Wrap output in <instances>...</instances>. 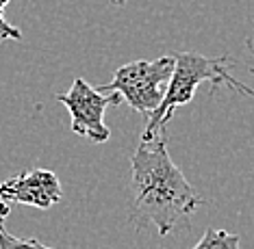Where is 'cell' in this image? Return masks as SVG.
Returning a JSON list of instances; mask_svg holds the SVG:
<instances>
[{"label": "cell", "mask_w": 254, "mask_h": 249, "mask_svg": "<svg viewBox=\"0 0 254 249\" xmlns=\"http://www.w3.org/2000/svg\"><path fill=\"white\" fill-rule=\"evenodd\" d=\"M130 165L128 219L135 228H154L159 236H167L187 223L204 204L200 193L170 158L165 130L148 141L141 139Z\"/></svg>", "instance_id": "1"}, {"label": "cell", "mask_w": 254, "mask_h": 249, "mask_svg": "<svg viewBox=\"0 0 254 249\" xmlns=\"http://www.w3.org/2000/svg\"><path fill=\"white\" fill-rule=\"evenodd\" d=\"M235 63L230 56H217V59H209V56H202L198 52H181L174 56V72H172L170 85H167L165 98L159 104V108L150 115V119L146 121V128H143V141L157 137L161 130H165L167 121L172 119L176 108L185 106L193 100L195 89L202 83H211L213 91L219 85H228L230 89L239 91L254 98V89L246 87L244 83L235 80L230 76V67Z\"/></svg>", "instance_id": "2"}, {"label": "cell", "mask_w": 254, "mask_h": 249, "mask_svg": "<svg viewBox=\"0 0 254 249\" xmlns=\"http://www.w3.org/2000/svg\"><path fill=\"white\" fill-rule=\"evenodd\" d=\"M172 72H174V56H161L154 61H132L115 69L111 83L98 89L120 94L132 111L143 115L148 121L150 115L163 102Z\"/></svg>", "instance_id": "3"}, {"label": "cell", "mask_w": 254, "mask_h": 249, "mask_svg": "<svg viewBox=\"0 0 254 249\" xmlns=\"http://www.w3.org/2000/svg\"><path fill=\"white\" fill-rule=\"evenodd\" d=\"M61 104H65L72 117V132L89 139L91 143H105L111 137V130L105 124V111L109 106L122 104V96L115 91H100L91 87L87 80L74 78L72 89L67 94L55 96Z\"/></svg>", "instance_id": "4"}, {"label": "cell", "mask_w": 254, "mask_h": 249, "mask_svg": "<svg viewBox=\"0 0 254 249\" xmlns=\"http://www.w3.org/2000/svg\"><path fill=\"white\" fill-rule=\"evenodd\" d=\"M0 201L9 206L22 204L46 210L61 201V182L57 173L50 169H33L20 173V176L0 182Z\"/></svg>", "instance_id": "5"}, {"label": "cell", "mask_w": 254, "mask_h": 249, "mask_svg": "<svg viewBox=\"0 0 254 249\" xmlns=\"http://www.w3.org/2000/svg\"><path fill=\"white\" fill-rule=\"evenodd\" d=\"M193 249H241L239 247V234L226 232V230L209 228Z\"/></svg>", "instance_id": "6"}, {"label": "cell", "mask_w": 254, "mask_h": 249, "mask_svg": "<svg viewBox=\"0 0 254 249\" xmlns=\"http://www.w3.org/2000/svg\"><path fill=\"white\" fill-rule=\"evenodd\" d=\"M0 249H53L37 239H18L9 234L4 223H0Z\"/></svg>", "instance_id": "7"}, {"label": "cell", "mask_w": 254, "mask_h": 249, "mask_svg": "<svg viewBox=\"0 0 254 249\" xmlns=\"http://www.w3.org/2000/svg\"><path fill=\"white\" fill-rule=\"evenodd\" d=\"M4 9H0V39H22V31L4 20Z\"/></svg>", "instance_id": "8"}, {"label": "cell", "mask_w": 254, "mask_h": 249, "mask_svg": "<svg viewBox=\"0 0 254 249\" xmlns=\"http://www.w3.org/2000/svg\"><path fill=\"white\" fill-rule=\"evenodd\" d=\"M9 212H11V206L0 201V223H4V217H9Z\"/></svg>", "instance_id": "9"}, {"label": "cell", "mask_w": 254, "mask_h": 249, "mask_svg": "<svg viewBox=\"0 0 254 249\" xmlns=\"http://www.w3.org/2000/svg\"><path fill=\"white\" fill-rule=\"evenodd\" d=\"M246 46H248V50H250V54H252V59H254V44H252V39H248Z\"/></svg>", "instance_id": "10"}, {"label": "cell", "mask_w": 254, "mask_h": 249, "mask_svg": "<svg viewBox=\"0 0 254 249\" xmlns=\"http://www.w3.org/2000/svg\"><path fill=\"white\" fill-rule=\"evenodd\" d=\"M11 2V0H0V9H4V7H7V4Z\"/></svg>", "instance_id": "11"}, {"label": "cell", "mask_w": 254, "mask_h": 249, "mask_svg": "<svg viewBox=\"0 0 254 249\" xmlns=\"http://www.w3.org/2000/svg\"><path fill=\"white\" fill-rule=\"evenodd\" d=\"M113 2H115V4H124L126 0H113Z\"/></svg>", "instance_id": "12"}]
</instances>
